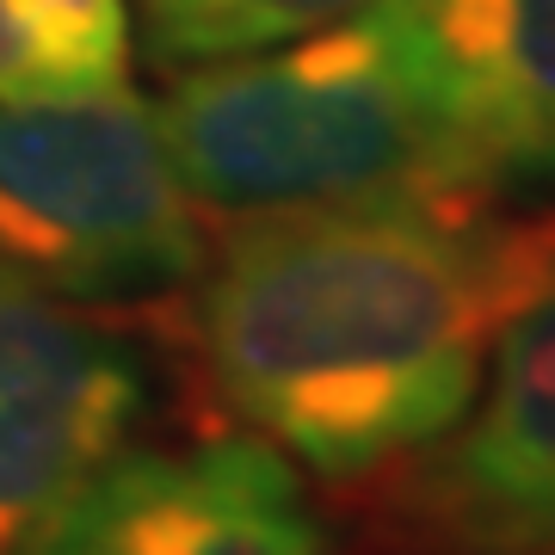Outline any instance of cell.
I'll list each match as a JSON object with an SVG mask.
<instances>
[{
	"label": "cell",
	"instance_id": "cell-5",
	"mask_svg": "<svg viewBox=\"0 0 555 555\" xmlns=\"http://www.w3.org/2000/svg\"><path fill=\"white\" fill-rule=\"evenodd\" d=\"M137 352L75 302L0 278V555H38L62 506L130 444Z\"/></svg>",
	"mask_w": 555,
	"mask_h": 555
},
{
	"label": "cell",
	"instance_id": "cell-8",
	"mask_svg": "<svg viewBox=\"0 0 555 555\" xmlns=\"http://www.w3.org/2000/svg\"><path fill=\"white\" fill-rule=\"evenodd\" d=\"M364 7L371 0H130L142 25V50L167 75L297 43L309 31H327V25L364 13Z\"/></svg>",
	"mask_w": 555,
	"mask_h": 555
},
{
	"label": "cell",
	"instance_id": "cell-1",
	"mask_svg": "<svg viewBox=\"0 0 555 555\" xmlns=\"http://www.w3.org/2000/svg\"><path fill=\"white\" fill-rule=\"evenodd\" d=\"M555 278V210L420 198L235 222L192 339L241 426L327 481L451 433L506 321Z\"/></svg>",
	"mask_w": 555,
	"mask_h": 555
},
{
	"label": "cell",
	"instance_id": "cell-7",
	"mask_svg": "<svg viewBox=\"0 0 555 555\" xmlns=\"http://www.w3.org/2000/svg\"><path fill=\"white\" fill-rule=\"evenodd\" d=\"M488 198L555 192V0H371Z\"/></svg>",
	"mask_w": 555,
	"mask_h": 555
},
{
	"label": "cell",
	"instance_id": "cell-6",
	"mask_svg": "<svg viewBox=\"0 0 555 555\" xmlns=\"http://www.w3.org/2000/svg\"><path fill=\"white\" fill-rule=\"evenodd\" d=\"M38 555H327V531L266 438L124 444L62 506Z\"/></svg>",
	"mask_w": 555,
	"mask_h": 555
},
{
	"label": "cell",
	"instance_id": "cell-4",
	"mask_svg": "<svg viewBox=\"0 0 555 555\" xmlns=\"http://www.w3.org/2000/svg\"><path fill=\"white\" fill-rule=\"evenodd\" d=\"M408 555H555V278L488 352L476 401L389 500Z\"/></svg>",
	"mask_w": 555,
	"mask_h": 555
},
{
	"label": "cell",
	"instance_id": "cell-3",
	"mask_svg": "<svg viewBox=\"0 0 555 555\" xmlns=\"http://www.w3.org/2000/svg\"><path fill=\"white\" fill-rule=\"evenodd\" d=\"M204 222L155 105L130 87L0 100V278L56 302H142L192 284Z\"/></svg>",
	"mask_w": 555,
	"mask_h": 555
},
{
	"label": "cell",
	"instance_id": "cell-9",
	"mask_svg": "<svg viewBox=\"0 0 555 555\" xmlns=\"http://www.w3.org/2000/svg\"><path fill=\"white\" fill-rule=\"evenodd\" d=\"M93 93L130 87V0H25Z\"/></svg>",
	"mask_w": 555,
	"mask_h": 555
},
{
	"label": "cell",
	"instance_id": "cell-10",
	"mask_svg": "<svg viewBox=\"0 0 555 555\" xmlns=\"http://www.w3.org/2000/svg\"><path fill=\"white\" fill-rule=\"evenodd\" d=\"M93 93L25 0H0V100H80Z\"/></svg>",
	"mask_w": 555,
	"mask_h": 555
},
{
	"label": "cell",
	"instance_id": "cell-2",
	"mask_svg": "<svg viewBox=\"0 0 555 555\" xmlns=\"http://www.w3.org/2000/svg\"><path fill=\"white\" fill-rule=\"evenodd\" d=\"M155 124L179 185L222 222L488 198L377 7L278 50L179 68Z\"/></svg>",
	"mask_w": 555,
	"mask_h": 555
}]
</instances>
